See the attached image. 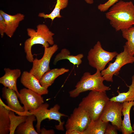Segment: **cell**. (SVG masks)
<instances>
[{"mask_svg": "<svg viewBox=\"0 0 134 134\" xmlns=\"http://www.w3.org/2000/svg\"><path fill=\"white\" fill-rule=\"evenodd\" d=\"M122 104V114L124 117L122 122L121 132L123 134H131L134 133V131L131 124L130 112L133 106L134 111V101H125Z\"/></svg>", "mask_w": 134, "mask_h": 134, "instance_id": "obj_16", "label": "cell"}, {"mask_svg": "<svg viewBox=\"0 0 134 134\" xmlns=\"http://www.w3.org/2000/svg\"><path fill=\"white\" fill-rule=\"evenodd\" d=\"M20 81L23 85L27 88L41 95L48 93V89L42 87L39 81L30 72L24 71L21 76Z\"/></svg>", "mask_w": 134, "mask_h": 134, "instance_id": "obj_13", "label": "cell"}, {"mask_svg": "<svg viewBox=\"0 0 134 134\" xmlns=\"http://www.w3.org/2000/svg\"><path fill=\"white\" fill-rule=\"evenodd\" d=\"M132 82L130 85L126 84L129 88L128 90L126 92L120 93L118 90V95L109 99L111 101L122 103L125 101H134V75L132 77Z\"/></svg>", "mask_w": 134, "mask_h": 134, "instance_id": "obj_22", "label": "cell"}, {"mask_svg": "<svg viewBox=\"0 0 134 134\" xmlns=\"http://www.w3.org/2000/svg\"><path fill=\"white\" fill-rule=\"evenodd\" d=\"M104 80L101 71L98 70H97L93 74L89 72H85L76 84L75 88L69 92V96L72 98H75L80 93L88 91L106 92L110 88L104 84Z\"/></svg>", "mask_w": 134, "mask_h": 134, "instance_id": "obj_3", "label": "cell"}, {"mask_svg": "<svg viewBox=\"0 0 134 134\" xmlns=\"http://www.w3.org/2000/svg\"><path fill=\"white\" fill-rule=\"evenodd\" d=\"M84 55L82 54H79L75 56L70 55V52L66 48H63L56 55L53 63L55 65L60 60L67 59L74 65H76L78 67L81 64L82 59Z\"/></svg>", "mask_w": 134, "mask_h": 134, "instance_id": "obj_20", "label": "cell"}, {"mask_svg": "<svg viewBox=\"0 0 134 134\" xmlns=\"http://www.w3.org/2000/svg\"><path fill=\"white\" fill-rule=\"evenodd\" d=\"M55 132L52 129L47 130L44 128L40 129V134H53Z\"/></svg>", "mask_w": 134, "mask_h": 134, "instance_id": "obj_29", "label": "cell"}, {"mask_svg": "<svg viewBox=\"0 0 134 134\" xmlns=\"http://www.w3.org/2000/svg\"><path fill=\"white\" fill-rule=\"evenodd\" d=\"M36 119L33 114L30 112L25 121L20 124L17 128L15 134H38L35 129L33 122Z\"/></svg>", "mask_w": 134, "mask_h": 134, "instance_id": "obj_19", "label": "cell"}, {"mask_svg": "<svg viewBox=\"0 0 134 134\" xmlns=\"http://www.w3.org/2000/svg\"><path fill=\"white\" fill-rule=\"evenodd\" d=\"M91 120L87 112L78 106L75 108L68 118L65 125V128L67 130H75L83 133Z\"/></svg>", "mask_w": 134, "mask_h": 134, "instance_id": "obj_10", "label": "cell"}, {"mask_svg": "<svg viewBox=\"0 0 134 134\" xmlns=\"http://www.w3.org/2000/svg\"><path fill=\"white\" fill-rule=\"evenodd\" d=\"M109 100L106 92L91 91L82 99L78 106L87 112L91 120H95L100 118Z\"/></svg>", "mask_w": 134, "mask_h": 134, "instance_id": "obj_4", "label": "cell"}, {"mask_svg": "<svg viewBox=\"0 0 134 134\" xmlns=\"http://www.w3.org/2000/svg\"><path fill=\"white\" fill-rule=\"evenodd\" d=\"M68 2V0H57L55 8L51 13L49 14H45L43 12L40 13L38 16L45 19L50 18L52 21L56 18H60L62 16L60 14V11L67 6Z\"/></svg>", "mask_w": 134, "mask_h": 134, "instance_id": "obj_23", "label": "cell"}, {"mask_svg": "<svg viewBox=\"0 0 134 134\" xmlns=\"http://www.w3.org/2000/svg\"><path fill=\"white\" fill-rule=\"evenodd\" d=\"M6 25L4 19L0 14V34L1 37H2L5 33Z\"/></svg>", "mask_w": 134, "mask_h": 134, "instance_id": "obj_28", "label": "cell"}, {"mask_svg": "<svg viewBox=\"0 0 134 134\" xmlns=\"http://www.w3.org/2000/svg\"><path fill=\"white\" fill-rule=\"evenodd\" d=\"M108 123L102 121L100 118L95 120H91L84 131V134H104Z\"/></svg>", "mask_w": 134, "mask_h": 134, "instance_id": "obj_21", "label": "cell"}, {"mask_svg": "<svg viewBox=\"0 0 134 134\" xmlns=\"http://www.w3.org/2000/svg\"><path fill=\"white\" fill-rule=\"evenodd\" d=\"M85 2L87 3L91 4L94 2L93 0H85Z\"/></svg>", "mask_w": 134, "mask_h": 134, "instance_id": "obj_31", "label": "cell"}, {"mask_svg": "<svg viewBox=\"0 0 134 134\" xmlns=\"http://www.w3.org/2000/svg\"><path fill=\"white\" fill-rule=\"evenodd\" d=\"M105 15L116 31H122L134 25V5L132 1L120 0L110 7Z\"/></svg>", "mask_w": 134, "mask_h": 134, "instance_id": "obj_1", "label": "cell"}, {"mask_svg": "<svg viewBox=\"0 0 134 134\" xmlns=\"http://www.w3.org/2000/svg\"><path fill=\"white\" fill-rule=\"evenodd\" d=\"M119 0H108L105 2L100 4L98 6V8L100 11L104 12L108 10L113 5L118 2Z\"/></svg>", "mask_w": 134, "mask_h": 134, "instance_id": "obj_26", "label": "cell"}, {"mask_svg": "<svg viewBox=\"0 0 134 134\" xmlns=\"http://www.w3.org/2000/svg\"><path fill=\"white\" fill-rule=\"evenodd\" d=\"M66 134H83V133L77 130H66Z\"/></svg>", "mask_w": 134, "mask_h": 134, "instance_id": "obj_30", "label": "cell"}, {"mask_svg": "<svg viewBox=\"0 0 134 134\" xmlns=\"http://www.w3.org/2000/svg\"><path fill=\"white\" fill-rule=\"evenodd\" d=\"M10 110L7 105L0 98V134H9L10 120L9 116Z\"/></svg>", "mask_w": 134, "mask_h": 134, "instance_id": "obj_18", "label": "cell"}, {"mask_svg": "<svg viewBox=\"0 0 134 134\" xmlns=\"http://www.w3.org/2000/svg\"></svg>", "mask_w": 134, "mask_h": 134, "instance_id": "obj_33", "label": "cell"}, {"mask_svg": "<svg viewBox=\"0 0 134 134\" xmlns=\"http://www.w3.org/2000/svg\"><path fill=\"white\" fill-rule=\"evenodd\" d=\"M5 74L0 78V83L4 87L12 89L15 91L19 97V92L17 86V79L21 75V72L19 69H11L9 68L4 69Z\"/></svg>", "mask_w": 134, "mask_h": 134, "instance_id": "obj_14", "label": "cell"}, {"mask_svg": "<svg viewBox=\"0 0 134 134\" xmlns=\"http://www.w3.org/2000/svg\"><path fill=\"white\" fill-rule=\"evenodd\" d=\"M49 106V104L47 103H43L36 110L29 112L34 115L36 117L37 123L36 127V131L39 134L40 133L41 123L46 119L58 121L59 124L55 125L56 129L62 131L64 130V123L62 121L61 118L63 116L67 117V115L59 111L60 106L58 104H56L49 109H48Z\"/></svg>", "mask_w": 134, "mask_h": 134, "instance_id": "obj_5", "label": "cell"}, {"mask_svg": "<svg viewBox=\"0 0 134 134\" xmlns=\"http://www.w3.org/2000/svg\"><path fill=\"white\" fill-rule=\"evenodd\" d=\"M58 45L54 44L50 47H44V54L39 59L37 58L32 62L33 66L29 72L34 75L39 81L42 75L50 69V62L54 54L58 49Z\"/></svg>", "mask_w": 134, "mask_h": 134, "instance_id": "obj_8", "label": "cell"}, {"mask_svg": "<svg viewBox=\"0 0 134 134\" xmlns=\"http://www.w3.org/2000/svg\"><path fill=\"white\" fill-rule=\"evenodd\" d=\"M118 54L116 51L110 52L105 50L98 41L89 51L87 58L90 66L101 71Z\"/></svg>", "mask_w": 134, "mask_h": 134, "instance_id": "obj_6", "label": "cell"}, {"mask_svg": "<svg viewBox=\"0 0 134 134\" xmlns=\"http://www.w3.org/2000/svg\"><path fill=\"white\" fill-rule=\"evenodd\" d=\"M36 30L30 28L27 29L30 37L27 39L24 43V50L27 60L32 62L34 59L32 52V48L34 45L39 44L43 47H49V45H53L54 41L53 36L54 34L44 24H39L36 26Z\"/></svg>", "mask_w": 134, "mask_h": 134, "instance_id": "obj_2", "label": "cell"}, {"mask_svg": "<svg viewBox=\"0 0 134 134\" xmlns=\"http://www.w3.org/2000/svg\"><path fill=\"white\" fill-rule=\"evenodd\" d=\"M122 108V103L109 100L105 107L100 119L106 122H110L112 125L117 127L118 130L121 132Z\"/></svg>", "mask_w": 134, "mask_h": 134, "instance_id": "obj_9", "label": "cell"}, {"mask_svg": "<svg viewBox=\"0 0 134 134\" xmlns=\"http://www.w3.org/2000/svg\"><path fill=\"white\" fill-rule=\"evenodd\" d=\"M118 130L116 126L108 123L107 125L104 134H117Z\"/></svg>", "mask_w": 134, "mask_h": 134, "instance_id": "obj_27", "label": "cell"}, {"mask_svg": "<svg viewBox=\"0 0 134 134\" xmlns=\"http://www.w3.org/2000/svg\"><path fill=\"white\" fill-rule=\"evenodd\" d=\"M0 14L4 18L6 25L5 33L7 36L11 38L20 22L24 19L25 16L20 13L12 15L6 13L2 10L0 11Z\"/></svg>", "mask_w": 134, "mask_h": 134, "instance_id": "obj_15", "label": "cell"}, {"mask_svg": "<svg viewBox=\"0 0 134 134\" xmlns=\"http://www.w3.org/2000/svg\"><path fill=\"white\" fill-rule=\"evenodd\" d=\"M19 92V97L27 114H29V111L36 110L44 103L41 95L31 90L24 88L21 89Z\"/></svg>", "mask_w": 134, "mask_h": 134, "instance_id": "obj_11", "label": "cell"}, {"mask_svg": "<svg viewBox=\"0 0 134 134\" xmlns=\"http://www.w3.org/2000/svg\"><path fill=\"white\" fill-rule=\"evenodd\" d=\"M124 51L118 54L115 57L116 59L113 63L109 64L107 67L101 71V73L104 80L112 82L114 75H117L121 68L128 64L134 62V56L131 55L125 46H123Z\"/></svg>", "mask_w": 134, "mask_h": 134, "instance_id": "obj_7", "label": "cell"}, {"mask_svg": "<svg viewBox=\"0 0 134 134\" xmlns=\"http://www.w3.org/2000/svg\"><path fill=\"white\" fill-rule=\"evenodd\" d=\"M132 128L133 130L134 131V124L133 125V126L132 127Z\"/></svg>", "mask_w": 134, "mask_h": 134, "instance_id": "obj_32", "label": "cell"}, {"mask_svg": "<svg viewBox=\"0 0 134 134\" xmlns=\"http://www.w3.org/2000/svg\"><path fill=\"white\" fill-rule=\"evenodd\" d=\"M69 71L68 69L64 68L50 69L42 75L39 80L40 83L42 87L48 89L58 77Z\"/></svg>", "mask_w": 134, "mask_h": 134, "instance_id": "obj_17", "label": "cell"}, {"mask_svg": "<svg viewBox=\"0 0 134 134\" xmlns=\"http://www.w3.org/2000/svg\"><path fill=\"white\" fill-rule=\"evenodd\" d=\"M29 115V114H28ZM28 115H16L14 112L10 110L9 116L10 120L9 134H14L17 127L21 123L25 122Z\"/></svg>", "mask_w": 134, "mask_h": 134, "instance_id": "obj_25", "label": "cell"}, {"mask_svg": "<svg viewBox=\"0 0 134 134\" xmlns=\"http://www.w3.org/2000/svg\"><path fill=\"white\" fill-rule=\"evenodd\" d=\"M2 96L5 99L7 106L12 110L19 115H27L26 114L23 106L18 100L16 92L13 90L4 87L2 89Z\"/></svg>", "mask_w": 134, "mask_h": 134, "instance_id": "obj_12", "label": "cell"}, {"mask_svg": "<svg viewBox=\"0 0 134 134\" xmlns=\"http://www.w3.org/2000/svg\"><path fill=\"white\" fill-rule=\"evenodd\" d=\"M122 31L123 37L127 40L125 45L130 54L134 56V25Z\"/></svg>", "mask_w": 134, "mask_h": 134, "instance_id": "obj_24", "label": "cell"}]
</instances>
